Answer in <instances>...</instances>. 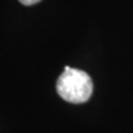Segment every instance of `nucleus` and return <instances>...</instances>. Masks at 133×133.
Instances as JSON below:
<instances>
[{
	"label": "nucleus",
	"mask_w": 133,
	"mask_h": 133,
	"mask_svg": "<svg viewBox=\"0 0 133 133\" xmlns=\"http://www.w3.org/2000/svg\"><path fill=\"white\" fill-rule=\"evenodd\" d=\"M21 4L24 5H33V4H37V3H39L41 0H19Z\"/></svg>",
	"instance_id": "f03ea898"
},
{
	"label": "nucleus",
	"mask_w": 133,
	"mask_h": 133,
	"mask_svg": "<svg viewBox=\"0 0 133 133\" xmlns=\"http://www.w3.org/2000/svg\"><path fill=\"white\" fill-rule=\"evenodd\" d=\"M57 92L68 102L83 104L92 94V80L88 73L66 65L57 80Z\"/></svg>",
	"instance_id": "f257e3e1"
}]
</instances>
